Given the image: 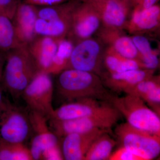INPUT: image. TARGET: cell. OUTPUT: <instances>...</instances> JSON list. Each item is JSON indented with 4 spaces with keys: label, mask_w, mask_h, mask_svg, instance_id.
<instances>
[{
    "label": "cell",
    "mask_w": 160,
    "mask_h": 160,
    "mask_svg": "<svg viewBox=\"0 0 160 160\" xmlns=\"http://www.w3.org/2000/svg\"><path fill=\"white\" fill-rule=\"evenodd\" d=\"M109 133H103L95 140L86 152L84 160L109 159L112 149L117 144Z\"/></svg>",
    "instance_id": "23"
},
{
    "label": "cell",
    "mask_w": 160,
    "mask_h": 160,
    "mask_svg": "<svg viewBox=\"0 0 160 160\" xmlns=\"http://www.w3.org/2000/svg\"><path fill=\"white\" fill-rule=\"evenodd\" d=\"M18 3L17 0H0V8L3 14L12 20L16 11Z\"/></svg>",
    "instance_id": "28"
},
{
    "label": "cell",
    "mask_w": 160,
    "mask_h": 160,
    "mask_svg": "<svg viewBox=\"0 0 160 160\" xmlns=\"http://www.w3.org/2000/svg\"><path fill=\"white\" fill-rule=\"evenodd\" d=\"M102 25L99 13L94 4L84 0L72 12L71 26L67 36L73 42L91 38Z\"/></svg>",
    "instance_id": "10"
},
{
    "label": "cell",
    "mask_w": 160,
    "mask_h": 160,
    "mask_svg": "<svg viewBox=\"0 0 160 160\" xmlns=\"http://www.w3.org/2000/svg\"><path fill=\"white\" fill-rule=\"evenodd\" d=\"M74 46L73 42L69 38L58 40L57 49L49 69V74H58L63 70L69 69L70 56Z\"/></svg>",
    "instance_id": "24"
},
{
    "label": "cell",
    "mask_w": 160,
    "mask_h": 160,
    "mask_svg": "<svg viewBox=\"0 0 160 160\" xmlns=\"http://www.w3.org/2000/svg\"><path fill=\"white\" fill-rule=\"evenodd\" d=\"M40 72L27 46H19L8 51L3 76L6 91L17 98Z\"/></svg>",
    "instance_id": "2"
},
{
    "label": "cell",
    "mask_w": 160,
    "mask_h": 160,
    "mask_svg": "<svg viewBox=\"0 0 160 160\" xmlns=\"http://www.w3.org/2000/svg\"><path fill=\"white\" fill-rule=\"evenodd\" d=\"M115 131L122 146L143 160H152L159 155L160 136L137 129L127 122L119 125Z\"/></svg>",
    "instance_id": "5"
},
{
    "label": "cell",
    "mask_w": 160,
    "mask_h": 160,
    "mask_svg": "<svg viewBox=\"0 0 160 160\" xmlns=\"http://www.w3.org/2000/svg\"><path fill=\"white\" fill-rule=\"evenodd\" d=\"M29 115L32 132L34 133L29 149L32 160H42L45 150L59 145L58 137L49 128L47 118L32 111H30Z\"/></svg>",
    "instance_id": "12"
},
{
    "label": "cell",
    "mask_w": 160,
    "mask_h": 160,
    "mask_svg": "<svg viewBox=\"0 0 160 160\" xmlns=\"http://www.w3.org/2000/svg\"><path fill=\"white\" fill-rule=\"evenodd\" d=\"M122 115L117 109L72 119L58 120L49 119V126L58 137L66 135L91 131L95 129L111 130L121 118Z\"/></svg>",
    "instance_id": "7"
},
{
    "label": "cell",
    "mask_w": 160,
    "mask_h": 160,
    "mask_svg": "<svg viewBox=\"0 0 160 160\" xmlns=\"http://www.w3.org/2000/svg\"><path fill=\"white\" fill-rule=\"evenodd\" d=\"M101 41L89 38L74 45L69 61V68L101 75L104 50Z\"/></svg>",
    "instance_id": "9"
},
{
    "label": "cell",
    "mask_w": 160,
    "mask_h": 160,
    "mask_svg": "<svg viewBox=\"0 0 160 160\" xmlns=\"http://www.w3.org/2000/svg\"><path fill=\"white\" fill-rule=\"evenodd\" d=\"M81 0H68L64 2L38 8L35 31L37 36L60 39L68 35L72 12Z\"/></svg>",
    "instance_id": "3"
},
{
    "label": "cell",
    "mask_w": 160,
    "mask_h": 160,
    "mask_svg": "<svg viewBox=\"0 0 160 160\" xmlns=\"http://www.w3.org/2000/svg\"><path fill=\"white\" fill-rule=\"evenodd\" d=\"M109 160H143L127 148L122 146L112 152L109 158Z\"/></svg>",
    "instance_id": "27"
},
{
    "label": "cell",
    "mask_w": 160,
    "mask_h": 160,
    "mask_svg": "<svg viewBox=\"0 0 160 160\" xmlns=\"http://www.w3.org/2000/svg\"><path fill=\"white\" fill-rule=\"evenodd\" d=\"M94 5L99 13L102 27L118 30L125 29L130 7L118 0H102Z\"/></svg>",
    "instance_id": "16"
},
{
    "label": "cell",
    "mask_w": 160,
    "mask_h": 160,
    "mask_svg": "<svg viewBox=\"0 0 160 160\" xmlns=\"http://www.w3.org/2000/svg\"><path fill=\"white\" fill-rule=\"evenodd\" d=\"M115 109V107L109 102L92 98L80 99L64 104L54 109L49 119H72L108 112Z\"/></svg>",
    "instance_id": "11"
},
{
    "label": "cell",
    "mask_w": 160,
    "mask_h": 160,
    "mask_svg": "<svg viewBox=\"0 0 160 160\" xmlns=\"http://www.w3.org/2000/svg\"><path fill=\"white\" fill-rule=\"evenodd\" d=\"M67 0H25V2L35 6H48L64 2Z\"/></svg>",
    "instance_id": "31"
},
{
    "label": "cell",
    "mask_w": 160,
    "mask_h": 160,
    "mask_svg": "<svg viewBox=\"0 0 160 160\" xmlns=\"http://www.w3.org/2000/svg\"><path fill=\"white\" fill-rule=\"evenodd\" d=\"M155 70L139 69L121 72L102 73L100 77L104 86L109 90L126 93L141 81L154 75Z\"/></svg>",
    "instance_id": "15"
},
{
    "label": "cell",
    "mask_w": 160,
    "mask_h": 160,
    "mask_svg": "<svg viewBox=\"0 0 160 160\" xmlns=\"http://www.w3.org/2000/svg\"><path fill=\"white\" fill-rule=\"evenodd\" d=\"M4 99H5V98H4V96H3L2 90L1 87H0V106H1L2 103Z\"/></svg>",
    "instance_id": "32"
},
{
    "label": "cell",
    "mask_w": 160,
    "mask_h": 160,
    "mask_svg": "<svg viewBox=\"0 0 160 160\" xmlns=\"http://www.w3.org/2000/svg\"><path fill=\"white\" fill-rule=\"evenodd\" d=\"M158 1V0H129L130 6L138 9L149 8L157 4Z\"/></svg>",
    "instance_id": "30"
},
{
    "label": "cell",
    "mask_w": 160,
    "mask_h": 160,
    "mask_svg": "<svg viewBox=\"0 0 160 160\" xmlns=\"http://www.w3.org/2000/svg\"><path fill=\"white\" fill-rule=\"evenodd\" d=\"M53 92L51 74L39 72L24 89L22 96L30 111L38 112L49 120L54 110L52 104Z\"/></svg>",
    "instance_id": "8"
},
{
    "label": "cell",
    "mask_w": 160,
    "mask_h": 160,
    "mask_svg": "<svg viewBox=\"0 0 160 160\" xmlns=\"http://www.w3.org/2000/svg\"><path fill=\"white\" fill-rule=\"evenodd\" d=\"M32 132L29 113L4 99L0 106V139L24 143Z\"/></svg>",
    "instance_id": "6"
},
{
    "label": "cell",
    "mask_w": 160,
    "mask_h": 160,
    "mask_svg": "<svg viewBox=\"0 0 160 160\" xmlns=\"http://www.w3.org/2000/svg\"><path fill=\"white\" fill-rule=\"evenodd\" d=\"M85 1H88V2H89L95 4L99 2H101V1H102V0H85Z\"/></svg>",
    "instance_id": "34"
},
{
    "label": "cell",
    "mask_w": 160,
    "mask_h": 160,
    "mask_svg": "<svg viewBox=\"0 0 160 160\" xmlns=\"http://www.w3.org/2000/svg\"><path fill=\"white\" fill-rule=\"evenodd\" d=\"M58 40L49 37L39 36L27 46L40 72L49 73L57 49Z\"/></svg>",
    "instance_id": "17"
},
{
    "label": "cell",
    "mask_w": 160,
    "mask_h": 160,
    "mask_svg": "<svg viewBox=\"0 0 160 160\" xmlns=\"http://www.w3.org/2000/svg\"><path fill=\"white\" fill-rule=\"evenodd\" d=\"M131 37L139 54V60L146 69L155 70L158 67V50L153 49L146 37L141 34L133 35Z\"/></svg>",
    "instance_id": "22"
},
{
    "label": "cell",
    "mask_w": 160,
    "mask_h": 160,
    "mask_svg": "<svg viewBox=\"0 0 160 160\" xmlns=\"http://www.w3.org/2000/svg\"><path fill=\"white\" fill-rule=\"evenodd\" d=\"M110 103L131 126L160 136V116L139 97L130 93L121 97L114 95Z\"/></svg>",
    "instance_id": "4"
},
{
    "label": "cell",
    "mask_w": 160,
    "mask_h": 160,
    "mask_svg": "<svg viewBox=\"0 0 160 160\" xmlns=\"http://www.w3.org/2000/svg\"><path fill=\"white\" fill-rule=\"evenodd\" d=\"M58 93L68 101L92 98L110 102L113 95L103 84L98 75L74 69H67L58 73Z\"/></svg>",
    "instance_id": "1"
},
{
    "label": "cell",
    "mask_w": 160,
    "mask_h": 160,
    "mask_svg": "<svg viewBox=\"0 0 160 160\" xmlns=\"http://www.w3.org/2000/svg\"><path fill=\"white\" fill-rule=\"evenodd\" d=\"M160 24V6L158 4L143 9H133L131 18L125 26L129 33L141 34L154 31Z\"/></svg>",
    "instance_id": "18"
},
{
    "label": "cell",
    "mask_w": 160,
    "mask_h": 160,
    "mask_svg": "<svg viewBox=\"0 0 160 160\" xmlns=\"http://www.w3.org/2000/svg\"><path fill=\"white\" fill-rule=\"evenodd\" d=\"M103 65L109 72L145 69L143 64L139 60L125 57L108 46L104 50Z\"/></svg>",
    "instance_id": "21"
},
{
    "label": "cell",
    "mask_w": 160,
    "mask_h": 160,
    "mask_svg": "<svg viewBox=\"0 0 160 160\" xmlns=\"http://www.w3.org/2000/svg\"><path fill=\"white\" fill-rule=\"evenodd\" d=\"M64 160L59 145L46 149L42 154V160Z\"/></svg>",
    "instance_id": "29"
},
{
    "label": "cell",
    "mask_w": 160,
    "mask_h": 160,
    "mask_svg": "<svg viewBox=\"0 0 160 160\" xmlns=\"http://www.w3.org/2000/svg\"><path fill=\"white\" fill-rule=\"evenodd\" d=\"M98 36L102 42L111 47L121 55L139 60L138 52L131 37L123 33L122 30L108 29L102 26L98 30Z\"/></svg>",
    "instance_id": "19"
},
{
    "label": "cell",
    "mask_w": 160,
    "mask_h": 160,
    "mask_svg": "<svg viewBox=\"0 0 160 160\" xmlns=\"http://www.w3.org/2000/svg\"><path fill=\"white\" fill-rule=\"evenodd\" d=\"M0 160H32L30 149L24 143L0 139Z\"/></svg>",
    "instance_id": "25"
},
{
    "label": "cell",
    "mask_w": 160,
    "mask_h": 160,
    "mask_svg": "<svg viewBox=\"0 0 160 160\" xmlns=\"http://www.w3.org/2000/svg\"><path fill=\"white\" fill-rule=\"evenodd\" d=\"M0 77H1V72H0Z\"/></svg>",
    "instance_id": "36"
},
{
    "label": "cell",
    "mask_w": 160,
    "mask_h": 160,
    "mask_svg": "<svg viewBox=\"0 0 160 160\" xmlns=\"http://www.w3.org/2000/svg\"><path fill=\"white\" fill-rule=\"evenodd\" d=\"M38 10L36 6L25 2H19L12 22L15 35L20 46H28L37 37L35 26Z\"/></svg>",
    "instance_id": "13"
},
{
    "label": "cell",
    "mask_w": 160,
    "mask_h": 160,
    "mask_svg": "<svg viewBox=\"0 0 160 160\" xmlns=\"http://www.w3.org/2000/svg\"><path fill=\"white\" fill-rule=\"evenodd\" d=\"M0 14H3L2 11V9H1V8H0Z\"/></svg>",
    "instance_id": "35"
},
{
    "label": "cell",
    "mask_w": 160,
    "mask_h": 160,
    "mask_svg": "<svg viewBox=\"0 0 160 160\" xmlns=\"http://www.w3.org/2000/svg\"><path fill=\"white\" fill-rule=\"evenodd\" d=\"M19 46L12 20L5 14H0V50L9 51Z\"/></svg>",
    "instance_id": "26"
},
{
    "label": "cell",
    "mask_w": 160,
    "mask_h": 160,
    "mask_svg": "<svg viewBox=\"0 0 160 160\" xmlns=\"http://www.w3.org/2000/svg\"><path fill=\"white\" fill-rule=\"evenodd\" d=\"M118 1H119L123 3V4H125L126 6L130 7V3H129V0H118Z\"/></svg>",
    "instance_id": "33"
},
{
    "label": "cell",
    "mask_w": 160,
    "mask_h": 160,
    "mask_svg": "<svg viewBox=\"0 0 160 160\" xmlns=\"http://www.w3.org/2000/svg\"><path fill=\"white\" fill-rule=\"evenodd\" d=\"M109 129H95L88 132L72 133L63 137L61 150L66 160H84L86 152L93 142Z\"/></svg>",
    "instance_id": "14"
},
{
    "label": "cell",
    "mask_w": 160,
    "mask_h": 160,
    "mask_svg": "<svg viewBox=\"0 0 160 160\" xmlns=\"http://www.w3.org/2000/svg\"><path fill=\"white\" fill-rule=\"evenodd\" d=\"M126 93L137 96L160 116V79L159 76L154 75L141 81Z\"/></svg>",
    "instance_id": "20"
}]
</instances>
